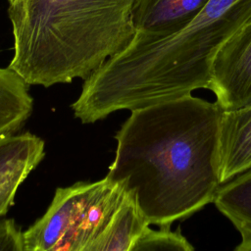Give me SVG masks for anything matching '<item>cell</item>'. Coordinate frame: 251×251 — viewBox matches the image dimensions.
Listing matches in <instances>:
<instances>
[{"mask_svg":"<svg viewBox=\"0 0 251 251\" xmlns=\"http://www.w3.org/2000/svg\"><path fill=\"white\" fill-rule=\"evenodd\" d=\"M222 113L186 94L132 110L117 131L107 176L134 196L150 225L171 226L214 201Z\"/></svg>","mask_w":251,"mask_h":251,"instance_id":"1","label":"cell"},{"mask_svg":"<svg viewBox=\"0 0 251 251\" xmlns=\"http://www.w3.org/2000/svg\"><path fill=\"white\" fill-rule=\"evenodd\" d=\"M251 22V0H210L187 25L165 36L135 31L128 44L84 79L74 115L83 124L209 89L223 44Z\"/></svg>","mask_w":251,"mask_h":251,"instance_id":"2","label":"cell"},{"mask_svg":"<svg viewBox=\"0 0 251 251\" xmlns=\"http://www.w3.org/2000/svg\"><path fill=\"white\" fill-rule=\"evenodd\" d=\"M136 0H10L14 56L8 68L29 85L87 78L135 33Z\"/></svg>","mask_w":251,"mask_h":251,"instance_id":"3","label":"cell"},{"mask_svg":"<svg viewBox=\"0 0 251 251\" xmlns=\"http://www.w3.org/2000/svg\"><path fill=\"white\" fill-rule=\"evenodd\" d=\"M126 194L107 176L57 188L44 215L24 231L25 251H95Z\"/></svg>","mask_w":251,"mask_h":251,"instance_id":"4","label":"cell"},{"mask_svg":"<svg viewBox=\"0 0 251 251\" xmlns=\"http://www.w3.org/2000/svg\"><path fill=\"white\" fill-rule=\"evenodd\" d=\"M209 89L225 111L251 105V22L218 50L211 67Z\"/></svg>","mask_w":251,"mask_h":251,"instance_id":"5","label":"cell"},{"mask_svg":"<svg viewBox=\"0 0 251 251\" xmlns=\"http://www.w3.org/2000/svg\"><path fill=\"white\" fill-rule=\"evenodd\" d=\"M45 155V143L30 133H12L0 137V218L14 203L21 184Z\"/></svg>","mask_w":251,"mask_h":251,"instance_id":"6","label":"cell"},{"mask_svg":"<svg viewBox=\"0 0 251 251\" xmlns=\"http://www.w3.org/2000/svg\"><path fill=\"white\" fill-rule=\"evenodd\" d=\"M218 160L222 184L251 169V105L223 110Z\"/></svg>","mask_w":251,"mask_h":251,"instance_id":"7","label":"cell"},{"mask_svg":"<svg viewBox=\"0 0 251 251\" xmlns=\"http://www.w3.org/2000/svg\"><path fill=\"white\" fill-rule=\"evenodd\" d=\"M210 0H136L132 21L135 31L165 36L193 20Z\"/></svg>","mask_w":251,"mask_h":251,"instance_id":"8","label":"cell"},{"mask_svg":"<svg viewBox=\"0 0 251 251\" xmlns=\"http://www.w3.org/2000/svg\"><path fill=\"white\" fill-rule=\"evenodd\" d=\"M213 202L240 234L235 250L251 251V169L221 184Z\"/></svg>","mask_w":251,"mask_h":251,"instance_id":"9","label":"cell"},{"mask_svg":"<svg viewBox=\"0 0 251 251\" xmlns=\"http://www.w3.org/2000/svg\"><path fill=\"white\" fill-rule=\"evenodd\" d=\"M27 84L10 68H0V137L19 131L33 109Z\"/></svg>","mask_w":251,"mask_h":251,"instance_id":"10","label":"cell"},{"mask_svg":"<svg viewBox=\"0 0 251 251\" xmlns=\"http://www.w3.org/2000/svg\"><path fill=\"white\" fill-rule=\"evenodd\" d=\"M149 226L134 196L127 191L95 251H132L134 244Z\"/></svg>","mask_w":251,"mask_h":251,"instance_id":"11","label":"cell"},{"mask_svg":"<svg viewBox=\"0 0 251 251\" xmlns=\"http://www.w3.org/2000/svg\"><path fill=\"white\" fill-rule=\"evenodd\" d=\"M171 226H162L159 229L149 226L143 231L132 251H155V250H181L192 251L194 247L182 235L180 229L172 230Z\"/></svg>","mask_w":251,"mask_h":251,"instance_id":"12","label":"cell"},{"mask_svg":"<svg viewBox=\"0 0 251 251\" xmlns=\"http://www.w3.org/2000/svg\"><path fill=\"white\" fill-rule=\"evenodd\" d=\"M25 251L24 232L12 219L0 218V251Z\"/></svg>","mask_w":251,"mask_h":251,"instance_id":"13","label":"cell"},{"mask_svg":"<svg viewBox=\"0 0 251 251\" xmlns=\"http://www.w3.org/2000/svg\"><path fill=\"white\" fill-rule=\"evenodd\" d=\"M8 1H10V0H8Z\"/></svg>","mask_w":251,"mask_h":251,"instance_id":"14","label":"cell"}]
</instances>
